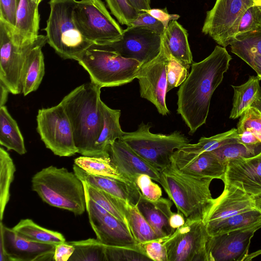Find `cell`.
<instances>
[{"label":"cell","mask_w":261,"mask_h":261,"mask_svg":"<svg viewBox=\"0 0 261 261\" xmlns=\"http://www.w3.org/2000/svg\"><path fill=\"white\" fill-rule=\"evenodd\" d=\"M232 59L225 47L217 45L202 61L193 63L177 92V112L193 134L206 122L212 96L222 83Z\"/></svg>","instance_id":"6da1fadb"},{"label":"cell","mask_w":261,"mask_h":261,"mask_svg":"<svg viewBox=\"0 0 261 261\" xmlns=\"http://www.w3.org/2000/svg\"><path fill=\"white\" fill-rule=\"evenodd\" d=\"M101 88L90 82L75 88L60 102L70 122L77 153L97 157L95 142L103 126Z\"/></svg>","instance_id":"7a4b0ae2"},{"label":"cell","mask_w":261,"mask_h":261,"mask_svg":"<svg viewBox=\"0 0 261 261\" xmlns=\"http://www.w3.org/2000/svg\"><path fill=\"white\" fill-rule=\"evenodd\" d=\"M213 179L188 174L171 160L160 171L159 183L186 220L203 221L214 202L210 189Z\"/></svg>","instance_id":"3957f363"},{"label":"cell","mask_w":261,"mask_h":261,"mask_svg":"<svg viewBox=\"0 0 261 261\" xmlns=\"http://www.w3.org/2000/svg\"><path fill=\"white\" fill-rule=\"evenodd\" d=\"M32 190L49 205L81 215L86 210L83 182L73 172L54 166L42 169L32 178Z\"/></svg>","instance_id":"277c9868"},{"label":"cell","mask_w":261,"mask_h":261,"mask_svg":"<svg viewBox=\"0 0 261 261\" xmlns=\"http://www.w3.org/2000/svg\"><path fill=\"white\" fill-rule=\"evenodd\" d=\"M76 0H50L49 15L44 30L47 43L64 59H75L93 43L77 28L73 12Z\"/></svg>","instance_id":"5b68a950"},{"label":"cell","mask_w":261,"mask_h":261,"mask_svg":"<svg viewBox=\"0 0 261 261\" xmlns=\"http://www.w3.org/2000/svg\"><path fill=\"white\" fill-rule=\"evenodd\" d=\"M89 73L91 82L102 87L129 83L137 78L142 64L93 44L76 59Z\"/></svg>","instance_id":"8992f818"},{"label":"cell","mask_w":261,"mask_h":261,"mask_svg":"<svg viewBox=\"0 0 261 261\" xmlns=\"http://www.w3.org/2000/svg\"><path fill=\"white\" fill-rule=\"evenodd\" d=\"M151 127L142 122L136 131L125 132L120 140L161 171L170 164L174 152L190 143V140L178 131L169 135L153 134Z\"/></svg>","instance_id":"52a82bcc"},{"label":"cell","mask_w":261,"mask_h":261,"mask_svg":"<svg viewBox=\"0 0 261 261\" xmlns=\"http://www.w3.org/2000/svg\"><path fill=\"white\" fill-rule=\"evenodd\" d=\"M73 17L82 35L93 44L105 45L122 37L124 30L111 16L101 0L77 1Z\"/></svg>","instance_id":"ba28073f"},{"label":"cell","mask_w":261,"mask_h":261,"mask_svg":"<svg viewBox=\"0 0 261 261\" xmlns=\"http://www.w3.org/2000/svg\"><path fill=\"white\" fill-rule=\"evenodd\" d=\"M37 123L41 140L55 155L70 156L77 153L70 122L60 102L50 108L39 109Z\"/></svg>","instance_id":"9c48e42d"},{"label":"cell","mask_w":261,"mask_h":261,"mask_svg":"<svg viewBox=\"0 0 261 261\" xmlns=\"http://www.w3.org/2000/svg\"><path fill=\"white\" fill-rule=\"evenodd\" d=\"M210 236L202 220H186L164 240L168 261H208Z\"/></svg>","instance_id":"30bf717a"},{"label":"cell","mask_w":261,"mask_h":261,"mask_svg":"<svg viewBox=\"0 0 261 261\" xmlns=\"http://www.w3.org/2000/svg\"><path fill=\"white\" fill-rule=\"evenodd\" d=\"M253 0H216L206 13L202 32L225 47L233 41L241 19Z\"/></svg>","instance_id":"8fae6325"},{"label":"cell","mask_w":261,"mask_h":261,"mask_svg":"<svg viewBox=\"0 0 261 261\" xmlns=\"http://www.w3.org/2000/svg\"><path fill=\"white\" fill-rule=\"evenodd\" d=\"M46 40V36L39 35L33 43L22 46L15 44L10 27L0 20V83L10 93H22V74L27 57L34 47Z\"/></svg>","instance_id":"7c38bea8"},{"label":"cell","mask_w":261,"mask_h":261,"mask_svg":"<svg viewBox=\"0 0 261 261\" xmlns=\"http://www.w3.org/2000/svg\"><path fill=\"white\" fill-rule=\"evenodd\" d=\"M161 44L162 34L143 27H127L119 40L99 45L124 58L137 60L143 65L159 54Z\"/></svg>","instance_id":"4fadbf2b"},{"label":"cell","mask_w":261,"mask_h":261,"mask_svg":"<svg viewBox=\"0 0 261 261\" xmlns=\"http://www.w3.org/2000/svg\"><path fill=\"white\" fill-rule=\"evenodd\" d=\"M168 61V55L161 44L159 54L150 62L142 65L137 76L140 96L154 105L158 112L163 116L170 113L166 102Z\"/></svg>","instance_id":"5bb4252c"},{"label":"cell","mask_w":261,"mask_h":261,"mask_svg":"<svg viewBox=\"0 0 261 261\" xmlns=\"http://www.w3.org/2000/svg\"><path fill=\"white\" fill-rule=\"evenodd\" d=\"M86 211L96 239L113 246H135L138 243L129 226L116 218L85 194Z\"/></svg>","instance_id":"9a60e30c"},{"label":"cell","mask_w":261,"mask_h":261,"mask_svg":"<svg viewBox=\"0 0 261 261\" xmlns=\"http://www.w3.org/2000/svg\"><path fill=\"white\" fill-rule=\"evenodd\" d=\"M0 261L54 260L56 245L27 239L0 223Z\"/></svg>","instance_id":"2e32d148"},{"label":"cell","mask_w":261,"mask_h":261,"mask_svg":"<svg viewBox=\"0 0 261 261\" xmlns=\"http://www.w3.org/2000/svg\"><path fill=\"white\" fill-rule=\"evenodd\" d=\"M261 224L215 236L207 244L208 261H243L248 254L251 240Z\"/></svg>","instance_id":"e0dca14e"},{"label":"cell","mask_w":261,"mask_h":261,"mask_svg":"<svg viewBox=\"0 0 261 261\" xmlns=\"http://www.w3.org/2000/svg\"><path fill=\"white\" fill-rule=\"evenodd\" d=\"M109 153L113 166L129 181L135 184L138 175L145 174L153 180L159 182L160 170L138 154L121 140H117L110 145Z\"/></svg>","instance_id":"ac0fdd59"},{"label":"cell","mask_w":261,"mask_h":261,"mask_svg":"<svg viewBox=\"0 0 261 261\" xmlns=\"http://www.w3.org/2000/svg\"><path fill=\"white\" fill-rule=\"evenodd\" d=\"M222 181L254 197L261 195V151L251 157L228 162Z\"/></svg>","instance_id":"d6986e66"},{"label":"cell","mask_w":261,"mask_h":261,"mask_svg":"<svg viewBox=\"0 0 261 261\" xmlns=\"http://www.w3.org/2000/svg\"><path fill=\"white\" fill-rule=\"evenodd\" d=\"M254 210V197L238 187L225 184L221 194L214 199L203 222L212 223Z\"/></svg>","instance_id":"ffe728a7"},{"label":"cell","mask_w":261,"mask_h":261,"mask_svg":"<svg viewBox=\"0 0 261 261\" xmlns=\"http://www.w3.org/2000/svg\"><path fill=\"white\" fill-rule=\"evenodd\" d=\"M38 5L33 0H19L14 28L10 29L13 42L25 45L34 42L38 38L40 15Z\"/></svg>","instance_id":"44dd1931"},{"label":"cell","mask_w":261,"mask_h":261,"mask_svg":"<svg viewBox=\"0 0 261 261\" xmlns=\"http://www.w3.org/2000/svg\"><path fill=\"white\" fill-rule=\"evenodd\" d=\"M73 170L82 182L133 204H137L141 194L136 185L133 182L91 174L75 164L73 166Z\"/></svg>","instance_id":"7402d4cb"},{"label":"cell","mask_w":261,"mask_h":261,"mask_svg":"<svg viewBox=\"0 0 261 261\" xmlns=\"http://www.w3.org/2000/svg\"><path fill=\"white\" fill-rule=\"evenodd\" d=\"M173 202L169 198L161 197L152 201L141 194L137 206L160 239L170 236L173 231L170 226L169 220L173 213Z\"/></svg>","instance_id":"603a6c76"},{"label":"cell","mask_w":261,"mask_h":261,"mask_svg":"<svg viewBox=\"0 0 261 261\" xmlns=\"http://www.w3.org/2000/svg\"><path fill=\"white\" fill-rule=\"evenodd\" d=\"M171 160L179 169L192 176L223 180L226 172L227 165L212 151L204 152L190 158L172 155Z\"/></svg>","instance_id":"cb8c5ba5"},{"label":"cell","mask_w":261,"mask_h":261,"mask_svg":"<svg viewBox=\"0 0 261 261\" xmlns=\"http://www.w3.org/2000/svg\"><path fill=\"white\" fill-rule=\"evenodd\" d=\"M188 37L187 30L176 20H172L162 34V44L172 57L189 69L193 57Z\"/></svg>","instance_id":"d4e9b609"},{"label":"cell","mask_w":261,"mask_h":261,"mask_svg":"<svg viewBox=\"0 0 261 261\" xmlns=\"http://www.w3.org/2000/svg\"><path fill=\"white\" fill-rule=\"evenodd\" d=\"M103 116V126L95 142L98 158H110V145L117 140L121 139L124 133L121 128L119 118L121 111L112 109L103 101L101 103Z\"/></svg>","instance_id":"484cf974"},{"label":"cell","mask_w":261,"mask_h":261,"mask_svg":"<svg viewBox=\"0 0 261 261\" xmlns=\"http://www.w3.org/2000/svg\"><path fill=\"white\" fill-rule=\"evenodd\" d=\"M260 81L257 75H251L245 83L239 86L231 85L234 93L229 118L240 117L251 106H257L261 102Z\"/></svg>","instance_id":"4316f807"},{"label":"cell","mask_w":261,"mask_h":261,"mask_svg":"<svg viewBox=\"0 0 261 261\" xmlns=\"http://www.w3.org/2000/svg\"><path fill=\"white\" fill-rule=\"evenodd\" d=\"M44 41L34 47L26 59L22 74V93L24 96L39 88L45 74V63L42 47Z\"/></svg>","instance_id":"83f0119b"},{"label":"cell","mask_w":261,"mask_h":261,"mask_svg":"<svg viewBox=\"0 0 261 261\" xmlns=\"http://www.w3.org/2000/svg\"><path fill=\"white\" fill-rule=\"evenodd\" d=\"M237 136V128H232L210 137H201L197 143H189L176 150L173 155L182 158L196 156L203 152L214 150L228 144L238 143Z\"/></svg>","instance_id":"f1b7e54d"},{"label":"cell","mask_w":261,"mask_h":261,"mask_svg":"<svg viewBox=\"0 0 261 261\" xmlns=\"http://www.w3.org/2000/svg\"><path fill=\"white\" fill-rule=\"evenodd\" d=\"M260 224L261 212L254 210L205 224L210 236H215Z\"/></svg>","instance_id":"f546056e"},{"label":"cell","mask_w":261,"mask_h":261,"mask_svg":"<svg viewBox=\"0 0 261 261\" xmlns=\"http://www.w3.org/2000/svg\"><path fill=\"white\" fill-rule=\"evenodd\" d=\"M0 144L8 150H13L20 155L27 152L18 124L5 106L0 107Z\"/></svg>","instance_id":"4dcf8cb0"},{"label":"cell","mask_w":261,"mask_h":261,"mask_svg":"<svg viewBox=\"0 0 261 261\" xmlns=\"http://www.w3.org/2000/svg\"><path fill=\"white\" fill-rule=\"evenodd\" d=\"M12 228L21 237L35 242L57 245L66 242L62 233L42 227L30 219L21 220Z\"/></svg>","instance_id":"1f68e13d"},{"label":"cell","mask_w":261,"mask_h":261,"mask_svg":"<svg viewBox=\"0 0 261 261\" xmlns=\"http://www.w3.org/2000/svg\"><path fill=\"white\" fill-rule=\"evenodd\" d=\"M85 194L109 213L128 226L125 216L126 202L103 191L95 189L83 182Z\"/></svg>","instance_id":"d6a6232c"},{"label":"cell","mask_w":261,"mask_h":261,"mask_svg":"<svg viewBox=\"0 0 261 261\" xmlns=\"http://www.w3.org/2000/svg\"><path fill=\"white\" fill-rule=\"evenodd\" d=\"M125 216L129 228L138 243L160 239L136 204L129 202L126 203Z\"/></svg>","instance_id":"836d02e7"},{"label":"cell","mask_w":261,"mask_h":261,"mask_svg":"<svg viewBox=\"0 0 261 261\" xmlns=\"http://www.w3.org/2000/svg\"><path fill=\"white\" fill-rule=\"evenodd\" d=\"M74 162L75 165L88 173L132 182L123 176L113 166L110 158H104L83 155L76 158Z\"/></svg>","instance_id":"e575fe53"},{"label":"cell","mask_w":261,"mask_h":261,"mask_svg":"<svg viewBox=\"0 0 261 261\" xmlns=\"http://www.w3.org/2000/svg\"><path fill=\"white\" fill-rule=\"evenodd\" d=\"M16 168L8 152L0 148V219L3 220L6 206L10 197V185L14 179Z\"/></svg>","instance_id":"d590c367"},{"label":"cell","mask_w":261,"mask_h":261,"mask_svg":"<svg viewBox=\"0 0 261 261\" xmlns=\"http://www.w3.org/2000/svg\"><path fill=\"white\" fill-rule=\"evenodd\" d=\"M74 247L69 261H106L105 245L97 239L68 242Z\"/></svg>","instance_id":"8d00e7d4"},{"label":"cell","mask_w":261,"mask_h":261,"mask_svg":"<svg viewBox=\"0 0 261 261\" xmlns=\"http://www.w3.org/2000/svg\"><path fill=\"white\" fill-rule=\"evenodd\" d=\"M230 46L231 51L240 58L253 54L261 55V25L254 31L237 35Z\"/></svg>","instance_id":"74e56055"},{"label":"cell","mask_w":261,"mask_h":261,"mask_svg":"<svg viewBox=\"0 0 261 261\" xmlns=\"http://www.w3.org/2000/svg\"><path fill=\"white\" fill-rule=\"evenodd\" d=\"M105 255L106 261L151 260L139 243L135 246L105 245Z\"/></svg>","instance_id":"f35d334b"},{"label":"cell","mask_w":261,"mask_h":261,"mask_svg":"<svg viewBox=\"0 0 261 261\" xmlns=\"http://www.w3.org/2000/svg\"><path fill=\"white\" fill-rule=\"evenodd\" d=\"M211 151L226 165L229 161L251 157L258 153L257 149L240 143L228 144Z\"/></svg>","instance_id":"ab89813d"},{"label":"cell","mask_w":261,"mask_h":261,"mask_svg":"<svg viewBox=\"0 0 261 261\" xmlns=\"http://www.w3.org/2000/svg\"><path fill=\"white\" fill-rule=\"evenodd\" d=\"M240 117L237 127L238 133L249 131L261 143V111L257 106H251Z\"/></svg>","instance_id":"60d3db41"},{"label":"cell","mask_w":261,"mask_h":261,"mask_svg":"<svg viewBox=\"0 0 261 261\" xmlns=\"http://www.w3.org/2000/svg\"><path fill=\"white\" fill-rule=\"evenodd\" d=\"M111 13L122 25L129 27L140 12L135 9L128 0H106Z\"/></svg>","instance_id":"b9f144b4"},{"label":"cell","mask_w":261,"mask_h":261,"mask_svg":"<svg viewBox=\"0 0 261 261\" xmlns=\"http://www.w3.org/2000/svg\"><path fill=\"white\" fill-rule=\"evenodd\" d=\"M167 54L169 61L167 65V91L168 92L180 86L185 81L187 77L188 69Z\"/></svg>","instance_id":"7bdbcfd3"},{"label":"cell","mask_w":261,"mask_h":261,"mask_svg":"<svg viewBox=\"0 0 261 261\" xmlns=\"http://www.w3.org/2000/svg\"><path fill=\"white\" fill-rule=\"evenodd\" d=\"M261 25V5L254 3L247 9L243 14L237 35L252 31Z\"/></svg>","instance_id":"ee69618b"},{"label":"cell","mask_w":261,"mask_h":261,"mask_svg":"<svg viewBox=\"0 0 261 261\" xmlns=\"http://www.w3.org/2000/svg\"><path fill=\"white\" fill-rule=\"evenodd\" d=\"M148 175H138L135 180V184L141 194L147 199L154 201L162 197V190L160 186L152 181Z\"/></svg>","instance_id":"f6af8a7d"},{"label":"cell","mask_w":261,"mask_h":261,"mask_svg":"<svg viewBox=\"0 0 261 261\" xmlns=\"http://www.w3.org/2000/svg\"><path fill=\"white\" fill-rule=\"evenodd\" d=\"M164 239H158L139 244L151 260L168 261L167 251L163 243Z\"/></svg>","instance_id":"bcb514c9"},{"label":"cell","mask_w":261,"mask_h":261,"mask_svg":"<svg viewBox=\"0 0 261 261\" xmlns=\"http://www.w3.org/2000/svg\"><path fill=\"white\" fill-rule=\"evenodd\" d=\"M19 0H0V20L12 29L15 24Z\"/></svg>","instance_id":"7dc6e473"},{"label":"cell","mask_w":261,"mask_h":261,"mask_svg":"<svg viewBox=\"0 0 261 261\" xmlns=\"http://www.w3.org/2000/svg\"><path fill=\"white\" fill-rule=\"evenodd\" d=\"M129 27H140L162 34L165 27L162 22L146 12H140Z\"/></svg>","instance_id":"c3c4849f"},{"label":"cell","mask_w":261,"mask_h":261,"mask_svg":"<svg viewBox=\"0 0 261 261\" xmlns=\"http://www.w3.org/2000/svg\"><path fill=\"white\" fill-rule=\"evenodd\" d=\"M143 11L148 13L162 22L165 28H167L170 21L177 20L180 17L178 14H169L166 8L164 9L150 8Z\"/></svg>","instance_id":"681fc988"},{"label":"cell","mask_w":261,"mask_h":261,"mask_svg":"<svg viewBox=\"0 0 261 261\" xmlns=\"http://www.w3.org/2000/svg\"><path fill=\"white\" fill-rule=\"evenodd\" d=\"M74 247L69 243L64 242L56 245L54 255V261L68 260L72 255Z\"/></svg>","instance_id":"f907efd6"},{"label":"cell","mask_w":261,"mask_h":261,"mask_svg":"<svg viewBox=\"0 0 261 261\" xmlns=\"http://www.w3.org/2000/svg\"><path fill=\"white\" fill-rule=\"evenodd\" d=\"M237 140L238 143L250 148L257 149L261 145L258 139L252 133L247 130L238 133Z\"/></svg>","instance_id":"816d5d0a"},{"label":"cell","mask_w":261,"mask_h":261,"mask_svg":"<svg viewBox=\"0 0 261 261\" xmlns=\"http://www.w3.org/2000/svg\"><path fill=\"white\" fill-rule=\"evenodd\" d=\"M241 59L256 72L257 75L261 80V55L253 54L243 56Z\"/></svg>","instance_id":"f5cc1de1"},{"label":"cell","mask_w":261,"mask_h":261,"mask_svg":"<svg viewBox=\"0 0 261 261\" xmlns=\"http://www.w3.org/2000/svg\"><path fill=\"white\" fill-rule=\"evenodd\" d=\"M186 222L184 215L179 212L172 213L169 220V223L171 229L175 231L177 228L182 226Z\"/></svg>","instance_id":"db71d44e"},{"label":"cell","mask_w":261,"mask_h":261,"mask_svg":"<svg viewBox=\"0 0 261 261\" xmlns=\"http://www.w3.org/2000/svg\"><path fill=\"white\" fill-rule=\"evenodd\" d=\"M130 4L139 12L150 9V0H128Z\"/></svg>","instance_id":"11a10c76"},{"label":"cell","mask_w":261,"mask_h":261,"mask_svg":"<svg viewBox=\"0 0 261 261\" xmlns=\"http://www.w3.org/2000/svg\"><path fill=\"white\" fill-rule=\"evenodd\" d=\"M1 87V98H0V107L5 106L8 94L10 92L8 88L2 83H0Z\"/></svg>","instance_id":"9f6ffc18"},{"label":"cell","mask_w":261,"mask_h":261,"mask_svg":"<svg viewBox=\"0 0 261 261\" xmlns=\"http://www.w3.org/2000/svg\"><path fill=\"white\" fill-rule=\"evenodd\" d=\"M254 203L256 210L261 212V195L254 197Z\"/></svg>","instance_id":"6f0895ef"},{"label":"cell","mask_w":261,"mask_h":261,"mask_svg":"<svg viewBox=\"0 0 261 261\" xmlns=\"http://www.w3.org/2000/svg\"><path fill=\"white\" fill-rule=\"evenodd\" d=\"M254 3L261 5V0H253Z\"/></svg>","instance_id":"680465c9"},{"label":"cell","mask_w":261,"mask_h":261,"mask_svg":"<svg viewBox=\"0 0 261 261\" xmlns=\"http://www.w3.org/2000/svg\"><path fill=\"white\" fill-rule=\"evenodd\" d=\"M35 3L37 4L38 5L43 0H33Z\"/></svg>","instance_id":"91938a15"},{"label":"cell","mask_w":261,"mask_h":261,"mask_svg":"<svg viewBox=\"0 0 261 261\" xmlns=\"http://www.w3.org/2000/svg\"><path fill=\"white\" fill-rule=\"evenodd\" d=\"M260 102H261V98H260Z\"/></svg>","instance_id":"94428289"}]
</instances>
